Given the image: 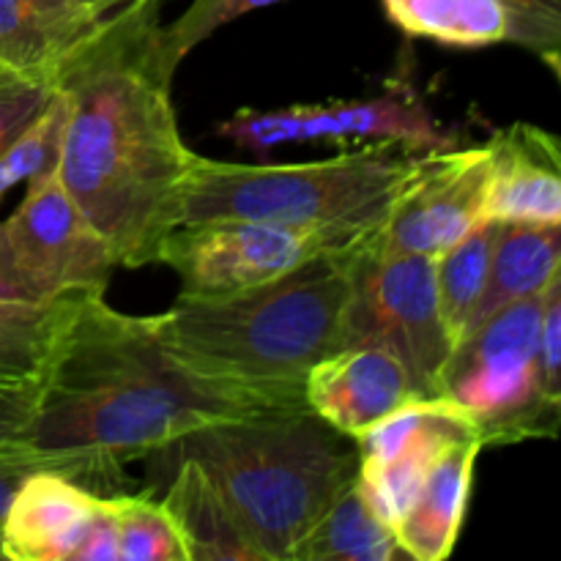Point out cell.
I'll return each instance as SVG.
<instances>
[{
  "mask_svg": "<svg viewBox=\"0 0 561 561\" xmlns=\"http://www.w3.org/2000/svg\"><path fill=\"white\" fill-rule=\"evenodd\" d=\"M323 252H343L323 236L255 219L179 225L159 247V261L190 296H219L268 283Z\"/></svg>",
  "mask_w": 561,
  "mask_h": 561,
  "instance_id": "cell-9",
  "label": "cell"
},
{
  "mask_svg": "<svg viewBox=\"0 0 561 561\" xmlns=\"http://www.w3.org/2000/svg\"><path fill=\"white\" fill-rule=\"evenodd\" d=\"M162 504L184 537L190 561H263L222 493L195 460L175 458V477Z\"/></svg>",
  "mask_w": 561,
  "mask_h": 561,
  "instance_id": "cell-18",
  "label": "cell"
},
{
  "mask_svg": "<svg viewBox=\"0 0 561 561\" xmlns=\"http://www.w3.org/2000/svg\"><path fill=\"white\" fill-rule=\"evenodd\" d=\"M356 250L323 252L233 294H181L170 310L151 316L153 329L197 370L305 392L307 373L345 348Z\"/></svg>",
  "mask_w": 561,
  "mask_h": 561,
  "instance_id": "cell-3",
  "label": "cell"
},
{
  "mask_svg": "<svg viewBox=\"0 0 561 561\" xmlns=\"http://www.w3.org/2000/svg\"><path fill=\"white\" fill-rule=\"evenodd\" d=\"M0 228L11 263L33 299L104 294L121 266L113 247L69 195L58 168L27 181L25 197Z\"/></svg>",
  "mask_w": 561,
  "mask_h": 561,
  "instance_id": "cell-8",
  "label": "cell"
},
{
  "mask_svg": "<svg viewBox=\"0 0 561 561\" xmlns=\"http://www.w3.org/2000/svg\"><path fill=\"white\" fill-rule=\"evenodd\" d=\"M480 438L474 422L447 398H414L356 438V485L389 526H398L438 455Z\"/></svg>",
  "mask_w": 561,
  "mask_h": 561,
  "instance_id": "cell-10",
  "label": "cell"
},
{
  "mask_svg": "<svg viewBox=\"0 0 561 561\" xmlns=\"http://www.w3.org/2000/svg\"><path fill=\"white\" fill-rule=\"evenodd\" d=\"M305 392L266 389L186 365L153 329L104 294H80L36 389L22 447L71 480L115 477L186 433L225 420L299 409Z\"/></svg>",
  "mask_w": 561,
  "mask_h": 561,
  "instance_id": "cell-1",
  "label": "cell"
},
{
  "mask_svg": "<svg viewBox=\"0 0 561 561\" xmlns=\"http://www.w3.org/2000/svg\"><path fill=\"white\" fill-rule=\"evenodd\" d=\"M110 14L75 0H0V71L55 82Z\"/></svg>",
  "mask_w": 561,
  "mask_h": 561,
  "instance_id": "cell-16",
  "label": "cell"
},
{
  "mask_svg": "<svg viewBox=\"0 0 561 561\" xmlns=\"http://www.w3.org/2000/svg\"><path fill=\"white\" fill-rule=\"evenodd\" d=\"M66 129V99L55 85L53 102L0 153V197L22 181L58 168Z\"/></svg>",
  "mask_w": 561,
  "mask_h": 561,
  "instance_id": "cell-25",
  "label": "cell"
},
{
  "mask_svg": "<svg viewBox=\"0 0 561 561\" xmlns=\"http://www.w3.org/2000/svg\"><path fill=\"white\" fill-rule=\"evenodd\" d=\"M217 135L236 142L241 151L268 159L285 146H305L301 137V104L279 110H239L230 118L219 121Z\"/></svg>",
  "mask_w": 561,
  "mask_h": 561,
  "instance_id": "cell-27",
  "label": "cell"
},
{
  "mask_svg": "<svg viewBox=\"0 0 561 561\" xmlns=\"http://www.w3.org/2000/svg\"><path fill=\"white\" fill-rule=\"evenodd\" d=\"M482 449L480 438L453 444L431 466L420 493L394 526L411 561H444L453 553Z\"/></svg>",
  "mask_w": 561,
  "mask_h": 561,
  "instance_id": "cell-17",
  "label": "cell"
},
{
  "mask_svg": "<svg viewBox=\"0 0 561 561\" xmlns=\"http://www.w3.org/2000/svg\"><path fill=\"white\" fill-rule=\"evenodd\" d=\"M540 383L542 394L561 411V268L551 283L540 327Z\"/></svg>",
  "mask_w": 561,
  "mask_h": 561,
  "instance_id": "cell-30",
  "label": "cell"
},
{
  "mask_svg": "<svg viewBox=\"0 0 561 561\" xmlns=\"http://www.w3.org/2000/svg\"><path fill=\"white\" fill-rule=\"evenodd\" d=\"M285 0H192L190 9L170 25H159V53L170 71L181 66V60L206 42L208 36L225 27L228 22L250 14V11L268 9Z\"/></svg>",
  "mask_w": 561,
  "mask_h": 561,
  "instance_id": "cell-26",
  "label": "cell"
},
{
  "mask_svg": "<svg viewBox=\"0 0 561 561\" xmlns=\"http://www.w3.org/2000/svg\"><path fill=\"white\" fill-rule=\"evenodd\" d=\"M354 345L392 351L411 373L416 394L436 398L455 348L438 307L436 257L387 252L376 236L356 250L345 316V348Z\"/></svg>",
  "mask_w": 561,
  "mask_h": 561,
  "instance_id": "cell-7",
  "label": "cell"
},
{
  "mask_svg": "<svg viewBox=\"0 0 561 561\" xmlns=\"http://www.w3.org/2000/svg\"><path fill=\"white\" fill-rule=\"evenodd\" d=\"M513 16L510 42L542 55L561 49V0H504Z\"/></svg>",
  "mask_w": 561,
  "mask_h": 561,
  "instance_id": "cell-29",
  "label": "cell"
},
{
  "mask_svg": "<svg viewBox=\"0 0 561 561\" xmlns=\"http://www.w3.org/2000/svg\"><path fill=\"white\" fill-rule=\"evenodd\" d=\"M559 268L561 222H502L493 247L488 285L474 307L469 332L502 307L546 290Z\"/></svg>",
  "mask_w": 561,
  "mask_h": 561,
  "instance_id": "cell-19",
  "label": "cell"
},
{
  "mask_svg": "<svg viewBox=\"0 0 561 561\" xmlns=\"http://www.w3.org/2000/svg\"><path fill=\"white\" fill-rule=\"evenodd\" d=\"M53 96L55 82L0 71V153L44 113Z\"/></svg>",
  "mask_w": 561,
  "mask_h": 561,
  "instance_id": "cell-28",
  "label": "cell"
},
{
  "mask_svg": "<svg viewBox=\"0 0 561 561\" xmlns=\"http://www.w3.org/2000/svg\"><path fill=\"white\" fill-rule=\"evenodd\" d=\"M0 299H27V301H42L33 299L27 294V288L22 285L20 274H16L14 263H11L9 250H5V239H3V228H0Z\"/></svg>",
  "mask_w": 561,
  "mask_h": 561,
  "instance_id": "cell-33",
  "label": "cell"
},
{
  "mask_svg": "<svg viewBox=\"0 0 561 561\" xmlns=\"http://www.w3.org/2000/svg\"><path fill=\"white\" fill-rule=\"evenodd\" d=\"M389 20L416 38L447 47H491L513 36L504 0H381Z\"/></svg>",
  "mask_w": 561,
  "mask_h": 561,
  "instance_id": "cell-22",
  "label": "cell"
},
{
  "mask_svg": "<svg viewBox=\"0 0 561 561\" xmlns=\"http://www.w3.org/2000/svg\"><path fill=\"white\" fill-rule=\"evenodd\" d=\"M301 137L310 142H362L394 146L411 153L455 148L453 131L427 110L411 88H392L365 99L301 104Z\"/></svg>",
  "mask_w": 561,
  "mask_h": 561,
  "instance_id": "cell-14",
  "label": "cell"
},
{
  "mask_svg": "<svg viewBox=\"0 0 561 561\" xmlns=\"http://www.w3.org/2000/svg\"><path fill=\"white\" fill-rule=\"evenodd\" d=\"M36 389H0V449H25L22 438L36 409Z\"/></svg>",
  "mask_w": 561,
  "mask_h": 561,
  "instance_id": "cell-31",
  "label": "cell"
},
{
  "mask_svg": "<svg viewBox=\"0 0 561 561\" xmlns=\"http://www.w3.org/2000/svg\"><path fill=\"white\" fill-rule=\"evenodd\" d=\"M425 159L427 153L394 146H362L301 164H236L197 153L181 225L255 219L310 230L340 250H356L381 233Z\"/></svg>",
  "mask_w": 561,
  "mask_h": 561,
  "instance_id": "cell-5",
  "label": "cell"
},
{
  "mask_svg": "<svg viewBox=\"0 0 561 561\" xmlns=\"http://www.w3.org/2000/svg\"><path fill=\"white\" fill-rule=\"evenodd\" d=\"M546 290L502 307L458 340L436 383V398L458 403L482 447L553 438L561 411L542 394L540 327Z\"/></svg>",
  "mask_w": 561,
  "mask_h": 561,
  "instance_id": "cell-6",
  "label": "cell"
},
{
  "mask_svg": "<svg viewBox=\"0 0 561 561\" xmlns=\"http://www.w3.org/2000/svg\"><path fill=\"white\" fill-rule=\"evenodd\" d=\"M38 469H47V466L27 449H0V535H3V520L16 488ZM0 559H3V553H0Z\"/></svg>",
  "mask_w": 561,
  "mask_h": 561,
  "instance_id": "cell-32",
  "label": "cell"
},
{
  "mask_svg": "<svg viewBox=\"0 0 561 561\" xmlns=\"http://www.w3.org/2000/svg\"><path fill=\"white\" fill-rule=\"evenodd\" d=\"M162 453L206 471L263 561H290L301 537L359 471L354 438L310 405L214 422Z\"/></svg>",
  "mask_w": 561,
  "mask_h": 561,
  "instance_id": "cell-4",
  "label": "cell"
},
{
  "mask_svg": "<svg viewBox=\"0 0 561 561\" xmlns=\"http://www.w3.org/2000/svg\"><path fill=\"white\" fill-rule=\"evenodd\" d=\"M502 219H485L466 239L436 257V288L444 327L453 343L469 332L471 316L488 285Z\"/></svg>",
  "mask_w": 561,
  "mask_h": 561,
  "instance_id": "cell-23",
  "label": "cell"
},
{
  "mask_svg": "<svg viewBox=\"0 0 561 561\" xmlns=\"http://www.w3.org/2000/svg\"><path fill=\"white\" fill-rule=\"evenodd\" d=\"M75 3L88 5V9H93V11H102V14H110V11L121 9V5L129 3V0H75Z\"/></svg>",
  "mask_w": 561,
  "mask_h": 561,
  "instance_id": "cell-34",
  "label": "cell"
},
{
  "mask_svg": "<svg viewBox=\"0 0 561 561\" xmlns=\"http://www.w3.org/2000/svg\"><path fill=\"white\" fill-rule=\"evenodd\" d=\"M416 394L403 362L378 345H354L318 362L305 378V403L334 431L359 438Z\"/></svg>",
  "mask_w": 561,
  "mask_h": 561,
  "instance_id": "cell-13",
  "label": "cell"
},
{
  "mask_svg": "<svg viewBox=\"0 0 561 561\" xmlns=\"http://www.w3.org/2000/svg\"><path fill=\"white\" fill-rule=\"evenodd\" d=\"M159 11L162 0L115 9L55 80L66 99L58 175L126 268L159 261L197 162L170 96Z\"/></svg>",
  "mask_w": 561,
  "mask_h": 561,
  "instance_id": "cell-2",
  "label": "cell"
},
{
  "mask_svg": "<svg viewBox=\"0 0 561 561\" xmlns=\"http://www.w3.org/2000/svg\"><path fill=\"white\" fill-rule=\"evenodd\" d=\"M488 151V217L502 222H561L559 135L518 121L496 131Z\"/></svg>",
  "mask_w": 561,
  "mask_h": 561,
  "instance_id": "cell-15",
  "label": "cell"
},
{
  "mask_svg": "<svg viewBox=\"0 0 561 561\" xmlns=\"http://www.w3.org/2000/svg\"><path fill=\"white\" fill-rule=\"evenodd\" d=\"M491 151L485 146L444 148L427 153L387 225L376 236L378 247L400 255L438 257L471 233L488 217Z\"/></svg>",
  "mask_w": 561,
  "mask_h": 561,
  "instance_id": "cell-12",
  "label": "cell"
},
{
  "mask_svg": "<svg viewBox=\"0 0 561 561\" xmlns=\"http://www.w3.org/2000/svg\"><path fill=\"white\" fill-rule=\"evenodd\" d=\"M118 561H190L179 526L162 502L113 496Z\"/></svg>",
  "mask_w": 561,
  "mask_h": 561,
  "instance_id": "cell-24",
  "label": "cell"
},
{
  "mask_svg": "<svg viewBox=\"0 0 561 561\" xmlns=\"http://www.w3.org/2000/svg\"><path fill=\"white\" fill-rule=\"evenodd\" d=\"M409 553L392 526L373 510L356 480L323 510L290 561H400Z\"/></svg>",
  "mask_w": 561,
  "mask_h": 561,
  "instance_id": "cell-20",
  "label": "cell"
},
{
  "mask_svg": "<svg viewBox=\"0 0 561 561\" xmlns=\"http://www.w3.org/2000/svg\"><path fill=\"white\" fill-rule=\"evenodd\" d=\"M77 296L0 299V389H33L42 383Z\"/></svg>",
  "mask_w": 561,
  "mask_h": 561,
  "instance_id": "cell-21",
  "label": "cell"
},
{
  "mask_svg": "<svg viewBox=\"0 0 561 561\" xmlns=\"http://www.w3.org/2000/svg\"><path fill=\"white\" fill-rule=\"evenodd\" d=\"M540 60L548 66V71H551L553 80H557L559 88H561V49H551V53H542Z\"/></svg>",
  "mask_w": 561,
  "mask_h": 561,
  "instance_id": "cell-35",
  "label": "cell"
},
{
  "mask_svg": "<svg viewBox=\"0 0 561 561\" xmlns=\"http://www.w3.org/2000/svg\"><path fill=\"white\" fill-rule=\"evenodd\" d=\"M0 553L5 561H118L113 496L60 471H33L11 499Z\"/></svg>",
  "mask_w": 561,
  "mask_h": 561,
  "instance_id": "cell-11",
  "label": "cell"
}]
</instances>
